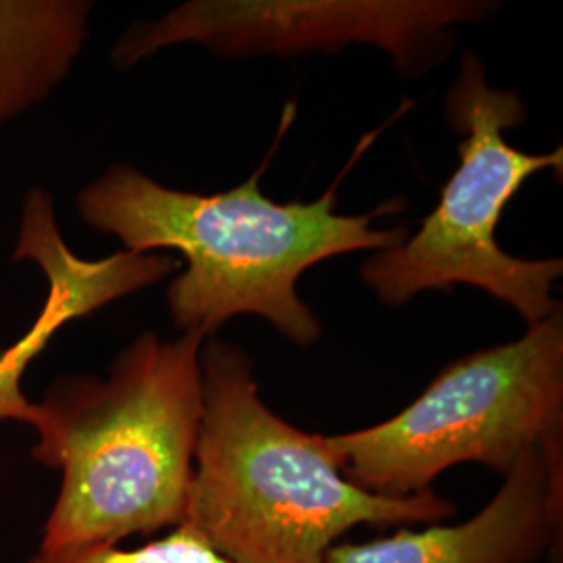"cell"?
Returning a JSON list of instances; mask_svg holds the SVG:
<instances>
[{
  "label": "cell",
  "mask_w": 563,
  "mask_h": 563,
  "mask_svg": "<svg viewBox=\"0 0 563 563\" xmlns=\"http://www.w3.org/2000/svg\"><path fill=\"white\" fill-rule=\"evenodd\" d=\"M553 439H563L562 309L518 341L449 363L395 418L325 443L351 483L405 499L460 463L505 476L526 451Z\"/></svg>",
  "instance_id": "obj_5"
},
{
  "label": "cell",
  "mask_w": 563,
  "mask_h": 563,
  "mask_svg": "<svg viewBox=\"0 0 563 563\" xmlns=\"http://www.w3.org/2000/svg\"><path fill=\"white\" fill-rule=\"evenodd\" d=\"M262 163L249 180L216 195L167 188L136 167L115 163L78 195V213L125 251L174 249L186 269L167 290L169 316L181 332L205 339L236 316H257L284 339L311 346L320 320L301 301L297 282L316 263L357 251H386L411 232L374 228L390 202L363 216L336 213V192L313 202H276L262 190Z\"/></svg>",
  "instance_id": "obj_1"
},
{
  "label": "cell",
  "mask_w": 563,
  "mask_h": 563,
  "mask_svg": "<svg viewBox=\"0 0 563 563\" xmlns=\"http://www.w3.org/2000/svg\"><path fill=\"white\" fill-rule=\"evenodd\" d=\"M199 332H144L107 378L63 376L38 402L36 462L60 470L41 549L118 544L184 522L202 420Z\"/></svg>",
  "instance_id": "obj_2"
},
{
  "label": "cell",
  "mask_w": 563,
  "mask_h": 563,
  "mask_svg": "<svg viewBox=\"0 0 563 563\" xmlns=\"http://www.w3.org/2000/svg\"><path fill=\"white\" fill-rule=\"evenodd\" d=\"M27 563H234L202 539L188 523H180L159 541L125 551L118 544L95 543L41 549Z\"/></svg>",
  "instance_id": "obj_10"
},
{
  "label": "cell",
  "mask_w": 563,
  "mask_h": 563,
  "mask_svg": "<svg viewBox=\"0 0 563 563\" xmlns=\"http://www.w3.org/2000/svg\"><path fill=\"white\" fill-rule=\"evenodd\" d=\"M202 420L184 522L234 563H323L360 523L441 522L455 505L432 488L372 495L342 474L325 437L282 420L260 397L255 363L234 344L201 346Z\"/></svg>",
  "instance_id": "obj_3"
},
{
  "label": "cell",
  "mask_w": 563,
  "mask_h": 563,
  "mask_svg": "<svg viewBox=\"0 0 563 563\" xmlns=\"http://www.w3.org/2000/svg\"><path fill=\"white\" fill-rule=\"evenodd\" d=\"M563 439L526 451L495 499L457 526L334 544L323 563H537L562 551Z\"/></svg>",
  "instance_id": "obj_7"
},
{
  "label": "cell",
  "mask_w": 563,
  "mask_h": 563,
  "mask_svg": "<svg viewBox=\"0 0 563 563\" xmlns=\"http://www.w3.org/2000/svg\"><path fill=\"white\" fill-rule=\"evenodd\" d=\"M90 13L86 0H0V130L69 76Z\"/></svg>",
  "instance_id": "obj_9"
},
{
  "label": "cell",
  "mask_w": 563,
  "mask_h": 563,
  "mask_svg": "<svg viewBox=\"0 0 563 563\" xmlns=\"http://www.w3.org/2000/svg\"><path fill=\"white\" fill-rule=\"evenodd\" d=\"M497 4L476 0H190L165 18L132 25L113 51L132 67L167 46L201 44L220 57L336 53L378 46L405 76H420L451 48L453 27Z\"/></svg>",
  "instance_id": "obj_6"
},
{
  "label": "cell",
  "mask_w": 563,
  "mask_h": 563,
  "mask_svg": "<svg viewBox=\"0 0 563 563\" xmlns=\"http://www.w3.org/2000/svg\"><path fill=\"white\" fill-rule=\"evenodd\" d=\"M446 121L462 136L457 172L416 234L363 263V282L390 307L428 290L476 286L514 307L528 325L543 322L562 309L553 299L562 260L514 257L499 246L495 230L526 180L544 169L562 174V146L530 155L507 142L505 132L526 121L522 99L493 88L472 53L463 55L460 78L449 88Z\"/></svg>",
  "instance_id": "obj_4"
},
{
  "label": "cell",
  "mask_w": 563,
  "mask_h": 563,
  "mask_svg": "<svg viewBox=\"0 0 563 563\" xmlns=\"http://www.w3.org/2000/svg\"><path fill=\"white\" fill-rule=\"evenodd\" d=\"M13 260L36 263L48 282V292L36 322L0 355V420L36 428L38 402L30 401L21 386L30 363L65 323L167 278L178 269V262L162 253L125 249L104 260H84L63 241L53 197L41 188L30 190L23 201Z\"/></svg>",
  "instance_id": "obj_8"
}]
</instances>
